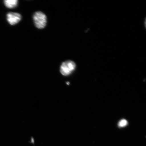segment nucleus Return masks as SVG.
Wrapping results in <instances>:
<instances>
[{
  "mask_svg": "<svg viewBox=\"0 0 146 146\" xmlns=\"http://www.w3.org/2000/svg\"><path fill=\"white\" fill-rule=\"evenodd\" d=\"M22 16L21 14L17 13L9 12L7 14V19L10 25H14L21 21Z\"/></svg>",
  "mask_w": 146,
  "mask_h": 146,
  "instance_id": "3",
  "label": "nucleus"
},
{
  "mask_svg": "<svg viewBox=\"0 0 146 146\" xmlns=\"http://www.w3.org/2000/svg\"><path fill=\"white\" fill-rule=\"evenodd\" d=\"M33 18L35 25L37 28H44L47 23V17L44 13L41 11L36 12L34 14Z\"/></svg>",
  "mask_w": 146,
  "mask_h": 146,
  "instance_id": "1",
  "label": "nucleus"
},
{
  "mask_svg": "<svg viewBox=\"0 0 146 146\" xmlns=\"http://www.w3.org/2000/svg\"><path fill=\"white\" fill-rule=\"evenodd\" d=\"M127 121L126 120L123 119L120 120L118 124V125L119 127H124L127 126Z\"/></svg>",
  "mask_w": 146,
  "mask_h": 146,
  "instance_id": "5",
  "label": "nucleus"
},
{
  "mask_svg": "<svg viewBox=\"0 0 146 146\" xmlns=\"http://www.w3.org/2000/svg\"><path fill=\"white\" fill-rule=\"evenodd\" d=\"M4 4L7 8L12 9L15 8L18 3L17 0H5Z\"/></svg>",
  "mask_w": 146,
  "mask_h": 146,
  "instance_id": "4",
  "label": "nucleus"
},
{
  "mask_svg": "<svg viewBox=\"0 0 146 146\" xmlns=\"http://www.w3.org/2000/svg\"><path fill=\"white\" fill-rule=\"evenodd\" d=\"M76 64L74 61L68 60L62 63L60 72L64 76H68L74 72L76 68Z\"/></svg>",
  "mask_w": 146,
  "mask_h": 146,
  "instance_id": "2",
  "label": "nucleus"
}]
</instances>
